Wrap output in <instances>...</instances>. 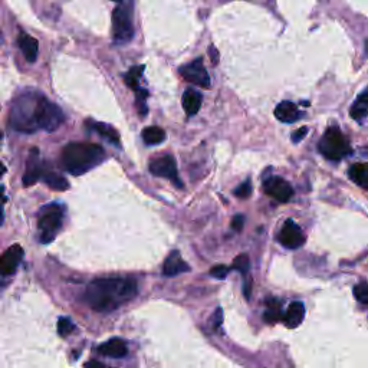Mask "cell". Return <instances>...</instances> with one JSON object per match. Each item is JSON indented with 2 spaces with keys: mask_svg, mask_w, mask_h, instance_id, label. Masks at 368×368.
I'll list each match as a JSON object with an SVG mask.
<instances>
[{
  "mask_svg": "<svg viewBox=\"0 0 368 368\" xmlns=\"http://www.w3.org/2000/svg\"><path fill=\"white\" fill-rule=\"evenodd\" d=\"M19 48L20 51L23 52V55L26 58L28 62H35L37 58V52H39V43L33 36L26 35V33H22L18 39Z\"/></svg>",
  "mask_w": 368,
  "mask_h": 368,
  "instance_id": "d6986e66",
  "label": "cell"
},
{
  "mask_svg": "<svg viewBox=\"0 0 368 368\" xmlns=\"http://www.w3.org/2000/svg\"><path fill=\"white\" fill-rule=\"evenodd\" d=\"M105 151L94 143H69L62 151V164L72 175H81L101 164Z\"/></svg>",
  "mask_w": 368,
  "mask_h": 368,
  "instance_id": "7a4b0ae2",
  "label": "cell"
},
{
  "mask_svg": "<svg viewBox=\"0 0 368 368\" xmlns=\"http://www.w3.org/2000/svg\"><path fill=\"white\" fill-rule=\"evenodd\" d=\"M278 240L288 249H298L305 243V236L301 227L294 220L288 219L278 235Z\"/></svg>",
  "mask_w": 368,
  "mask_h": 368,
  "instance_id": "8fae6325",
  "label": "cell"
},
{
  "mask_svg": "<svg viewBox=\"0 0 368 368\" xmlns=\"http://www.w3.org/2000/svg\"><path fill=\"white\" fill-rule=\"evenodd\" d=\"M209 51H210L209 54H210V58H212L213 64L217 65V62H219V54H217L216 48H214V46H210V48H209Z\"/></svg>",
  "mask_w": 368,
  "mask_h": 368,
  "instance_id": "d590c367",
  "label": "cell"
},
{
  "mask_svg": "<svg viewBox=\"0 0 368 368\" xmlns=\"http://www.w3.org/2000/svg\"><path fill=\"white\" fill-rule=\"evenodd\" d=\"M306 134H308V127H302V128L296 129L294 134H292V141L294 143H299V141H302L306 137Z\"/></svg>",
  "mask_w": 368,
  "mask_h": 368,
  "instance_id": "836d02e7",
  "label": "cell"
},
{
  "mask_svg": "<svg viewBox=\"0 0 368 368\" xmlns=\"http://www.w3.org/2000/svg\"><path fill=\"white\" fill-rule=\"evenodd\" d=\"M64 121L65 115L62 110L56 104L48 101L45 97H42L39 102V108H37L39 128L45 129L48 132H54L64 124Z\"/></svg>",
  "mask_w": 368,
  "mask_h": 368,
  "instance_id": "52a82bcc",
  "label": "cell"
},
{
  "mask_svg": "<svg viewBox=\"0 0 368 368\" xmlns=\"http://www.w3.org/2000/svg\"><path fill=\"white\" fill-rule=\"evenodd\" d=\"M233 269H236V270H239L240 273H246L249 270V267H250V260H249V256L248 255H245V253H242L239 256H236L235 260H233Z\"/></svg>",
  "mask_w": 368,
  "mask_h": 368,
  "instance_id": "4316f807",
  "label": "cell"
},
{
  "mask_svg": "<svg viewBox=\"0 0 368 368\" xmlns=\"http://www.w3.org/2000/svg\"><path fill=\"white\" fill-rule=\"evenodd\" d=\"M350 115L355 121L364 120L368 115V86L359 94L355 102L351 105Z\"/></svg>",
  "mask_w": 368,
  "mask_h": 368,
  "instance_id": "44dd1931",
  "label": "cell"
},
{
  "mask_svg": "<svg viewBox=\"0 0 368 368\" xmlns=\"http://www.w3.org/2000/svg\"><path fill=\"white\" fill-rule=\"evenodd\" d=\"M243 224H245V216L242 214H236L232 220V229L236 230V232H240L243 229Z\"/></svg>",
  "mask_w": 368,
  "mask_h": 368,
  "instance_id": "d6a6232c",
  "label": "cell"
},
{
  "mask_svg": "<svg viewBox=\"0 0 368 368\" xmlns=\"http://www.w3.org/2000/svg\"><path fill=\"white\" fill-rule=\"evenodd\" d=\"M354 296H355V299L358 302L368 305V284L361 282L358 285H355V288H354Z\"/></svg>",
  "mask_w": 368,
  "mask_h": 368,
  "instance_id": "83f0119b",
  "label": "cell"
},
{
  "mask_svg": "<svg viewBox=\"0 0 368 368\" xmlns=\"http://www.w3.org/2000/svg\"><path fill=\"white\" fill-rule=\"evenodd\" d=\"M263 192L279 203H288L294 197L292 186L282 177H269L263 181Z\"/></svg>",
  "mask_w": 368,
  "mask_h": 368,
  "instance_id": "30bf717a",
  "label": "cell"
},
{
  "mask_svg": "<svg viewBox=\"0 0 368 368\" xmlns=\"http://www.w3.org/2000/svg\"><path fill=\"white\" fill-rule=\"evenodd\" d=\"M43 95L36 92H25L15 100L10 110V127L23 134H32L39 129L37 108Z\"/></svg>",
  "mask_w": 368,
  "mask_h": 368,
  "instance_id": "3957f363",
  "label": "cell"
},
{
  "mask_svg": "<svg viewBox=\"0 0 368 368\" xmlns=\"http://www.w3.org/2000/svg\"><path fill=\"white\" fill-rule=\"evenodd\" d=\"M275 117L284 124H292V122H296L299 118H302L304 114L298 110V107L295 105L294 102L282 101L281 104L276 105Z\"/></svg>",
  "mask_w": 368,
  "mask_h": 368,
  "instance_id": "5bb4252c",
  "label": "cell"
},
{
  "mask_svg": "<svg viewBox=\"0 0 368 368\" xmlns=\"http://www.w3.org/2000/svg\"><path fill=\"white\" fill-rule=\"evenodd\" d=\"M85 127H88L92 131H95L97 134H100L102 138H105L107 141L112 143L114 146H120V135L117 132V129L111 127L110 124H104V122H97V121H86Z\"/></svg>",
  "mask_w": 368,
  "mask_h": 368,
  "instance_id": "2e32d148",
  "label": "cell"
},
{
  "mask_svg": "<svg viewBox=\"0 0 368 368\" xmlns=\"http://www.w3.org/2000/svg\"><path fill=\"white\" fill-rule=\"evenodd\" d=\"M6 202L5 199V194H3V189L0 187V226L3 223V203Z\"/></svg>",
  "mask_w": 368,
  "mask_h": 368,
  "instance_id": "e575fe53",
  "label": "cell"
},
{
  "mask_svg": "<svg viewBox=\"0 0 368 368\" xmlns=\"http://www.w3.org/2000/svg\"><path fill=\"white\" fill-rule=\"evenodd\" d=\"M137 282L122 278L94 279L85 291V299L97 312L114 311L137 295Z\"/></svg>",
  "mask_w": 368,
  "mask_h": 368,
  "instance_id": "6da1fadb",
  "label": "cell"
},
{
  "mask_svg": "<svg viewBox=\"0 0 368 368\" xmlns=\"http://www.w3.org/2000/svg\"><path fill=\"white\" fill-rule=\"evenodd\" d=\"M23 259V249L20 245L10 246L2 256H0V275L9 276L15 273L16 267Z\"/></svg>",
  "mask_w": 368,
  "mask_h": 368,
  "instance_id": "7c38bea8",
  "label": "cell"
},
{
  "mask_svg": "<svg viewBox=\"0 0 368 368\" xmlns=\"http://www.w3.org/2000/svg\"><path fill=\"white\" fill-rule=\"evenodd\" d=\"M227 273H229V267L224 266V265H216L210 269V275L217 278V279H224Z\"/></svg>",
  "mask_w": 368,
  "mask_h": 368,
  "instance_id": "4dcf8cb0",
  "label": "cell"
},
{
  "mask_svg": "<svg viewBox=\"0 0 368 368\" xmlns=\"http://www.w3.org/2000/svg\"><path fill=\"white\" fill-rule=\"evenodd\" d=\"M144 69H146L144 65H138V66L131 68L128 72L125 74V76H124V81L127 83V86L131 88L132 91L137 92L140 89V78H141V75L144 72Z\"/></svg>",
  "mask_w": 368,
  "mask_h": 368,
  "instance_id": "d4e9b609",
  "label": "cell"
},
{
  "mask_svg": "<svg viewBox=\"0 0 368 368\" xmlns=\"http://www.w3.org/2000/svg\"><path fill=\"white\" fill-rule=\"evenodd\" d=\"M40 174H42V164L39 161V150L32 148L28 160V166H26V171L23 174V186L25 187L33 186L37 180H40Z\"/></svg>",
  "mask_w": 368,
  "mask_h": 368,
  "instance_id": "4fadbf2b",
  "label": "cell"
},
{
  "mask_svg": "<svg viewBox=\"0 0 368 368\" xmlns=\"http://www.w3.org/2000/svg\"><path fill=\"white\" fill-rule=\"evenodd\" d=\"M319 153L328 160H341L351 153L348 140L338 127H330L319 141Z\"/></svg>",
  "mask_w": 368,
  "mask_h": 368,
  "instance_id": "5b68a950",
  "label": "cell"
},
{
  "mask_svg": "<svg viewBox=\"0 0 368 368\" xmlns=\"http://www.w3.org/2000/svg\"><path fill=\"white\" fill-rule=\"evenodd\" d=\"M143 140L147 146H156L166 140V132H164V129L156 127V125L147 127L143 129Z\"/></svg>",
  "mask_w": 368,
  "mask_h": 368,
  "instance_id": "cb8c5ba5",
  "label": "cell"
},
{
  "mask_svg": "<svg viewBox=\"0 0 368 368\" xmlns=\"http://www.w3.org/2000/svg\"><path fill=\"white\" fill-rule=\"evenodd\" d=\"M305 316V306L302 302H292L288 306L285 315H284V324L288 328L294 330L301 325Z\"/></svg>",
  "mask_w": 368,
  "mask_h": 368,
  "instance_id": "e0dca14e",
  "label": "cell"
},
{
  "mask_svg": "<svg viewBox=\"0 0 368 368\" xmlns=\"http://www.w3.org/2000/svg\"><path fill=\"white\" fill-rule=\"evenodd\" d=\"M75 325L69 318H59L58 321V334L61 337H68L71 332L74 331Z\"/></svg>",
  "mask_w": 368,
  "mask_h": 368,
  "instance_id": "f1b7e54d",
  "label": "cell"
},
{
  "mask_svg": "<svg viewBox=\"0 0 368 368\" xmlns=\"http://www.w3.org/2000/svg\"><path fill=\"white\" fill-rule=\"evenodd\" d=\"M221 322H223V311H221V308H217L212 316V327L214 330H217V328H220Z\"/></svg>",
  "mask_w": 368,
  "mask_h": 368,
  "instance_id": "1f68e13d",
  "label": "cell"
},
{
  "mask_svg": "<svg viewBox=\"0 0 368 368\" xmlns=\"http://www.w3.org/2000/svg\"><path fill=\"white\" fill-rule=\"evenodd\" d=\"M202 94L196 89H187L183 94V108L187 115H194L197 114L200 107H202Z\"/></svg>",
  "mask_w": 368,
  "mask_h": 368,
  "instance_id": "7402d4cb",
  "label": "cell"
},
{
  "mask_svg": "<svg viewBox=\"0 0 368 368\" xmlns=\"http://www.w3.org/2000/svg\"><path fill=\"white\" fill-rule=\"evenodd\" d=\"M40 180H42L46 186H49L51 189L58 190V192H64V190H66V189L69 187V183H68V180H66L65 177H62L61 174L55 173L54 170L43 168V167H42Z\"/></svg>",
  "mask_w": 368,
  "mask_h": 368,
  "instance_id": "ffe728a7",
  "label": "cell"
},
{
  "mask_svg": "<svg viewBox=\"0 0 368 368\" xmlns=\"http://www.w3.org/2000/svg\"><path fill=\"white\" fill-rule=\"evenodd\" d=\"M112 2H117V3H122V2H125V0H112Z\"/></svg>",
  "mask_w": 368,
  "mask_h": 368,
  "instance_id": "60d3db41",
  "label": "cell"
},
{
  "mask_svg": "<svg viewBox=\"0 0 368 368\" xmlns=\"http://www.w3.org/2000/svg\"><path fill=\"white\" fill-rule=\"evenodd\" d=\"M98 351L107 357H111V358H122L128 352L125 342L118 340V338H112V340L104 342L102 345L98 347Z\"/></svg>",
  "mask_w": 368,
  "mask_h": 368,
  "instance_id": "ac0fdd59",
  "label": "cell"
},
{
  "mask_svg": "<svg viewBox=\"0 0 368 368\" xmlns=\"http://www.w3.org/2000/svg\"><path fill=\"white\" fill-rule=\"evenodd\" d=\"M267 308L269 309L265 312L263 318L269 324H273V322H276L281 318V305H279V302L276 299H269L267 301Z\"/></svg>",
  "mask_w": 368,
  "mask_h": 368,
  "instance_id": "484cf974",
  "label": "cell"
},
{
  "mask_svg": "<svg viewBox=\"0 0 368 368\" xmlns=\"http://www.w3.org/2000/svg\"><path fill=\"white\" fill-rule=\"evenodd\" d=\"M364 51H365V55L368 56V39L365 40V43H364Z\"/></svg>",
  "mask_w": 368,
  "mask_h": 368,
  "instance_id": "ab89813d",
  "label": "cell"
},
{
  "mask_svg": "<svg viewBox=\"0 0 368 368\" xmlns=\"http://www.w3.org/2000/svg\"><path fill=\"white\" fill-rule=\"evenodd\" d=\"M112 37L117 45H125L134 37L132 0L122 2L112 12Z\"/></svg>",
  "mask_w": 368,
  "mask_h": 368,
  "instance_id": "277c9868",
  "label": "cell"
},
{
  "mask_svg": "<svg viewBox=\"0 0 368 368\" xmlns=\"http://www.w3.org/2000/svg\"><path fill=\"white\" fill-rule=\"evenodd\" d=\"M348 177H350L352 183L359 186L361 189L368 190V163L352 164L348 170Z\"/></svg>",
  "mask_w": 368,
  "mask_h": 368,
  "instance_id": "603a6c76",
  "label": "cell"
},
{
  "mask_svg": "<svg viewBox=\"0 0 368 368\" xmlns=\"http://www.w3.org/2000/svg\"><path fill=\"white\" fill-rule=\"evenodd\" d=\"M250 194H252V184L249 180L238 186L236 190H235V196L239 197V199H248V197H250Z\"/></svg>",
  "mask_w": 368,
  "mask_h": 368,
  "instance_id": "f546056e",
  "label": "cell"
},
{
  "mask_svg": "<svg viewBox=\"0 0 368 368\" xmlns=\"http://www.w3.org/2000/svg\"><path fill=\"white\" fill-rule=\"evenodd\" d=\"M85 368H108L107 365H104L102 362H98V361H88L85 364Z\"/></svg>",
  "mask_w": 368,
  "mask_h": 368,
  "instance_id": "8d00e7d4",
  "label": "cell"
},
{
  "mask_svg": "<svg viewBox=\"0 0 368 368\" xmlns=\"http://www.w3.org/2000/svg\"><path fill=\"white\" fill-rule=\"evenodd\" d=\"M245 296H246L248 299L250 298V282H246V284H245Z\"/></svg>",
  "mask_w": 368,
  "mask_h": 368,
  "instance_id": "74e56055",
  "label": "cell"
},
{
  "mask_svg": "<svg viewBox=\"0 0 368 368\" xmlns=\"http://www.w3.org/2000/svg\"><path fill=\"white\" fill-rule=\"evenodd\" d=\"M150 173L156 177H163V178H168L171 183L174 184L175 187L183 189V183L178 177V171H177V164H175L174 157L170 154H161V156L156 157L150 161Z\"/></svg>",
  "mask_w": 368,
  "mask_h": 368,
  "instance_id": "ba28073f",
  "label": "cell"
},
{
  "mask_svg": "<svg viewBox=\"0 0 368 368\" xmlns=\"http://www.w3.org/2000/svg\"><path fill=\"white\" fill-rule=\"evenodd\" d=\"M178 72L187 82L197 85V86H203V88L210 86V76H209L204 65H203L202 58H197V59H194L193 62L180 66Z\"/></svg>",
  "mask_w": 368,
  "mask_h": 368,
  "instance_id": "9c48e42d",
  "label": "cell"
},
{
  "mask_svg": "<svg viewBox=\"0 0 368 368\" xmlns=\"http://www.w3.org/2000/svg\"><path fill=\"white\" fill-rule=\"evenodd\" d=\"M190 270V266L186 263L180 255V252H171L170 256L166 259L164 262V266H163V275L168 276V278H173V276L180 275V273H184V272H189Z\"/></svg>",
  "mask_w": 368,
  "mask_h": 368,
  "instance_id": "9a60e30c",
  "label": "cell"
},
{
  "mask_svg": "<svg viewBox=\"0 0 368 368\" xmlns=\"http://www.w3.org/2000/svg\"><path fill=\"white\" fill-rule=\"evenodd\" d=\"M5 173H6V167H5V164L0 161V177L5 174Z\"/></svg>",
  "mask_w": 368,
  "mask_h": 368,
  "instance_id": "f35d334b",
  "label": "cell"
},
{
  "mask_svg": "<svg viewBox=\"0 0 368 368\" xmlns=\"http://www.w3.org/2000/svg\"><path fill=\"white\" fill-rule=\"evenodd\" d=\"M64 212L59 204H46L39 212V221L37 226L42 232L40 240L42 243H49L55 239L58 230L62 226Z\"/></svg>",
  "mask_w": 368,
  "mask_h": 368,
  "instance_id": "8992f818",
  "label": "cell"
}]
</instances>
